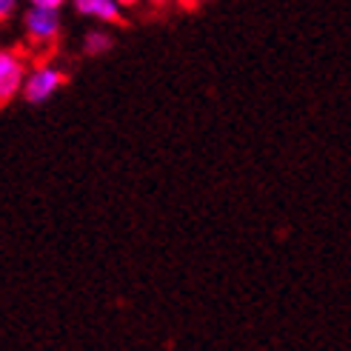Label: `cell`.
<instances>
[{
    "mask_svg": "<svg viewBox=\"0 0 351 351\" xmlns=\"http://www.w3.org/2000/svg\"><path fill=\"white\" fill-rule=\"evenodd\" d=\"M66 83V75L58 66H38L23 83V97L29 103H46L51 95H58V89Z\"/></svg>",
    "mask_w": 351,
    "mask_h": 351,
    "instance_id": "1",
    "label": "cell"
},
{
    "mask_svg": "<svg viewBox=\"0 0 351 351\" xmlns=\"http://www.w3.org/2000/svg\"><path fill=\"white\" fill-rule=\"evenodd\" d=\"M23 26L34 43H51L60 34V14L49 6H32L23 17Z\"/></svg>",
    "mask_w": 351,
    "mask_h": 351,
    "instance_id": "2",
    "label": "cell"
},
{
    "mask_svg": "<svg viewBox=\"0 0 351 351\" xmlns=\"http://www.w3.org/2000/svg\"><path fill=\"white\" fill-rule=\"evenodd\" d=\"M26 83V66L23 60L14 55V51L0 49V106L6 103L23 89Z\"/></svg>",
    "mask_w": 351,
    "mask_h": 351,
    "instance_id": "3",
    "label": "cell"
},
{
    "mask_svg": "<svg viewBox=\"0 0 351 351\" xmlns=\"http://www.w3.org/2000/svg\"><path fill=\"white\" fill-rule=\"evenodd\" d=\"M75 9L103 23H123V12L117 0H75Z\"/></svg>",
    "mask_w": 351,
    "mask_h": 351,
    "instance_id": "4",
    "label": "cell"
},
{
    "mask_svg": "<svg viewBox=\"0 0 351 351\" xmlns=\"http://www.w3.org/2000/svg\"><path fill=\"white\" fill-rule=\"evenodd\" d=\"M112 49V38L106 32H89L86 34V51L89 55H100V51H109Z\"/></svg>",
    "mask_w": 351,
    "mask_h": 351,
    "instance_id": "5",
    "label": "cell"
},
{
    "mask_svg": "<svg viewBox=\"0 0 351 351\" xmlns=\"http://www.w3.org/2000/svg\"><path fill=\"white\" fill-rule=\"evenodd\" d=\"M17 9V0H0V21L12 17V12Z\"/></svg>",
    "mask_w": 351,
    "mask_h": 351,
    "instance_id": "6",
    "label": "cell"
},
{
    "mask_svg": "<svg viewBox=\"0 0 351 351\" xmlns=\"http://www.w3.org/2000/svg\"><path fill=\"white\" fill-rule=\"evenodd\" d=\"M66 0H32V6H49V9H60Z\"/></svg>",
    "mask_w": 351,
    "mask_h": 351,
    "instance_id": "7",
    "label": "cell"
},
{
    "mask_svg": "<svg viewBox=\"0 0 351 351\" xmlns=\"http://www.w3.org/2000/svg\"><path fill=\"white\" fill-rule=\"evenodd\" d=\"M117 3H120V6H134L137 0H117Z\"/></svg>",
    "mask_w": 351,
    "mask_h": 351,
    "instance_id": "8",
    "label": "cell"
},
{
    "mask_svg": "<svg viewBox=\"0 0 351 351\" xmlns=\"http://www.w3.org/2000/svg\"><path fill=\"white\" fill-rule=\"evenodd\" d=\"M152 3H166V0H152Z\"/></svg>",
    "mask_w": 351,
    "mask_h": 351,
    "instance_id": "9",
    "label": "cell"
}]
</instances>
